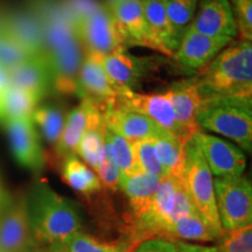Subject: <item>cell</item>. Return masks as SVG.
Masks as SVG:
<instances>
[{
  "instance_id": "obj_48",
  "label": "cell",
  "mask_w": 252,
  "mask_h": 252,
  "mask_svg": "<svg viewBox=\"0 0 252 252\" xmlns=\"http://www.w3.org/2000/svg\"><path fill=\"white\" fill-rule=\"evenodd\" d=\"M0 252H2V251H1V250H0Z\"/></svg>"
},
{
  "instance_id": "obj_31",
  "label": "cell",
  "mask_w": 252,
  "mask_h": 252,
  "mask_svg": "<svg viewBox=\"0 0 252 252\" xmlns=\"http://www.w3.org/2000/svg\"><path fill=\"white\" fill-rule=\"evenodd\" d=\"M105 133L108 135L110 141H111L113 154H115L116 161H117L119 171H121V179L143 172L137 163V160H135L130 141L126 140L121 134L111 131L106 126Z\"/></svg>"
},
{
  "instance_id": "obj_33",
  "label": "cell",
  "mask_w": 252,
  "mask_h": 252,
  "mask_svg": "<svg viewBox=\"0 0 252 252\" xmlns=\"http://www.w3.org/2000/svg\"><path fill=\"white\" fill-rule=\"evenodd\" d=\"M131 147L141 171L156 175L159 179H163L168 176V173L163 168L161 163L159 162V160L157 159L152 140L147 139L133 141V143H131Z\"/></svg>"
},
{
  "instance_id": "obj_39",
  "label": "cell",
  "mask_w": 252,
  "mask_h": 252,
  "mask_svg": "<svg viewBox=\"0 0 252 252\" xmlns=\"http://www.w3.org/2000/svg\"><path fill=\"white\" fill-rule=\"evenodd\" d=\"M176 252H217V247H207V245L190 244L187 242L175 241Z\"/></svg>"
},
{
  "instance_id": "obj_6",
  "label": "cell",
  "mask_w": 252,
  "mask_h": 252,
  "mask_svg": "<svg viewBox=\"0 0 252 252\" xmlns=\"http://www.w3.org/2000/svg\"><path fill=\"white\" fill-rule=\"evenodd\" d=\"M216 207L224 231L250 225L252 220V187L249 179L220 176L214 179Z\"/></svg>"
},
{
  "instance_id": "obj_26",
  "label": "cell",
  "mask_w": 252,
  "mask_h": 252,
  "mask_svg": "<svg viewBox=\"0 0 252 252\" xmlns=\"http://www.w3.org/2000/svg\"><path fill=\"white\" fill-rule=\"evenodd\" d=\"M151 140L157 159L163 166L168 175L174 178H185L186 143H182L169 132H165Z\"/></svg>"
},
{
  "instance_id": "obj_44",
  "label": "cell",
  "mask_w": 252,
  "mask_h": 252,
  "mask_svg": "<svg viewBox=\"0 0 252 252\" xmlns=\"http://www.w3.org/2000/svg\"><path fill=\"white\" fill-rule=\"evenodd\" d=\"M122 1V0H108V4H115V2Z\"/></svg>"
},
{
  "instance_id": "obj_28",
  "label": "cell",
  "mask_w": 252,
  "mask_h": 252,
  "mask_svg": "<svg viewBox=\"0 0 252 252\" xmlns=\"http://www.w3.org/2000/svg\"><path fill=\"white\" fill-rule=\"evenodd\" d=\"M134 243L119 241H104L96 236L77 231L63 244L64 252H132Z\"/></svg>"
},
{
  "instance_id": "obj_24",
  "label": "cell",
  "mask_w": 252,
  "mask_h": 252,
  "mask_svg": "<svg viewBox=\"0 0 252 252\" xmlns=\"http://www.w3.org/2000/svg\"><path fill=\"white\" fill-rule=\"evenodd\" d=\"M61 176L69 187L86 197L100 193L104 188L97 173L82 161L77 154H69L62 160Z\"/></svg>"
},
{
  "instance_id": "obj_43",
  "label": "cell",
  "mask_w": 252,
  "mask_h": 252,
  "mask_svg": "<svg viewBox=\"0 0 252 252\" xmlns=\"http://www.w3.org/2000/svg\"><path fill=\"white\" fill-rule=\"evenodd\" d=\"M1 98H2V96H0V122H2V115H1Z\"/></svg>"
},
{
  "instance_id": "obj_9",
  "label": "cell",
  "mask_w": 252,
  "mask_h": 252,
  "mask_svg": "<svg viewBox=\"0 0 252 252\" xmlns=\"http://www.w3.org/2000/svg\"><path fill=\"white\" fill-rule=\"evenodd\" d=\"M32 235L26 195L12 197L0 214V250L23 252L37 250Z\"/></svg>"
},
{
  "instance_id": "obj_35",
  "label": "cell",
  "mask_w": 252,
  "mask_h": 252,
  "mask_svg": "<svg viewBox=\"0 0 252 252\" xmlns=\"http://www.w3.org/2000/svg\"><path fill=\"white\" fill-rule=\"evenodd\" d=\"M217 252H252V225L224 231Z\"/></svg>"
},
{
  "instance_id": "obj_10",
  "label": "cell",
  "mask_w": 252,
  "mask_h": 252,
  "mask_svg": "<svg viewBox=\"0 0 252 252\" xmlns=\"http://www.w3.org/2000/svg\"><path fill=\"white\" fill-rule=\"evenodd\" d=\"M194 135L213 175L216 178L243 175L247 158L238 146L203 131Z\"/></svg>"
},
{
  "instance_id": "obj_22",
  "label": "cell",
  "mask_w": 252,
  "mask_h": 252,
  "mask_svg": "<svg viewBox=\"0 0 252 252\" xmlns=\"http://www.w3.org/2000/svg\"><path fill=\"white\" fill-rule=\"evenodd\" d=\"M160 180L161 179L147 172H140L119 180V188L124 191L130 203L132 222L149 212Z\"/></svg>"
},
{
  "instance_id": "obj_12",
  "label": "cell",
  "mask_w": 252,
  "mask_h": 252,
  "mask_svg": "<svg viewBox=\"0 0 252 252\" xmlns=\"http://www.w3.org/2000/svg\"><path fill=\"white\" fill-rule=\"evenodd\" d=\"M4 123L15 160L25 168L41 171L45 165V154L32 118H14Z\"/></svg>"
},
{
  "instance_id": "obj_19",
  "label": "cell",
  "mask_w": 252,
  "mask_h": 252,
  "mask_svg": "<svg viewBox=\"0 0 252 252\" xmlns=\"http://www.w3.org/2000/svg\"><path fill=\"white\" fill-rule=\"evenodd\" d=\"M11 86L20 88L41 99L53 88V75L45 55L32 56L8 71Z\"/></svg>"
},
{
  "instance_id": "obj_41",
  "label": "cell",
  "mask_w": 252,
  "mask_h": 252,
  "mask_svg": "<svg viewBox=\"0 0 252 252\" xmlns=\"http://www.w3.org/2000/svg\"><path fill=\"white\" fill-rule=\"evenodd\" d=\"M35 252H64V248H63V244L48 245V247L39 248Z\"/></svg>"
},
{
  "instance_id": "obj_46",
  "label": "cell",
  "mask_w": 252,
  "mask_h": 252,
  "mask_svg": "<svg viewBox=\"0 0 252 252\" xmlns=\"http://www.w3.org/2000/svg\"><path fill=\"white\" fill-rule=\"evenodd\" d=\"M36 251V250H35ZM35 251H23V252H35Z\"/></svg>"
},
{
  "instance_id": "obj_30",
  "label": "cell",
  "mask_w": 252,
  "mask_h": 252,
  "mask_svg": "<svg viewBox=\"0 0 252 252\" xmlns=\"http://www.w3.org/2000/svg\"><path fill=\"white\" fill-rule=\"evenodd\" d=\"M32 121L34 125L39 126L43 138L48 143H58L65 122V117L61 110L54 106L36 108L32 115Z\"/></svg>"
},
{
  "instance_id": "obj_17",
  "label": "cell",
  "mask_w": 252,
  "mask_h": 252,
  "mask_svg": "<svg viewBox=\"0 0 252 252\" xmlns=\"http://www.w3.org/2000/svg\"><path fill=\"white\" fill-rule=\"evenodd\" d=\"M143 6L151 39L157 47V52L168 58H174L182 35L176 31L167 14L163 0L143 1Z\"/></svg>"
},
{
  "instance_id": "obj_11",
  "label": "cell",
  "mask_w": 252,
  "mask_h": 252,
  "mask_svg": "<svg viewBox=\"0 0 252 252\" xmlns=\"http://www.w3.org/2000/svg\"><path fill=\"white\" fill-rule=\"evenodd\" d=\"M98 108L103 113L106 127L121 134L130 143L153 139L167 132L156 124L152 119L133 110L118 105L115 100L100 104Z\"/></svg>"
},
{
  "instance_id": "obj_2",
  "label": "cell",
  "mask_w": 252,
  "mask_h": 252,
  "mask_svg": "<svg viewBox=\"0 0 252 252\" xmlns=\"http://www.w3.org/2000/svg\"><path fill=\"white\" fill-rule=\"evenodd\" d=\"M27 213L37 248L64 244L83 225L78 204L59 194L45 181H39L26 195Z\"/></svg>"
},
{
  "instance_id": "obj_37",
  "label": "cell",
  "mask_w": 252,
  "mask_h": 252,
  "mask_svg": "<svg viewBox=\"0 0 252 252\" xmlns=\"http://www.w3.org/2000/svg\"><path fill=\"white\" fill-rule=\"evenodd\" d=\"M234 17L239 40H252V0H237L234 4Z\"/></svg>"
},
{
  "instance_id": "obj_40",
  "label": "cell",
  "mask_w": 252,
  "mask_h": 252,
  "mask_svg": "<svg viewBox=\"0 0 252 252\" xmlns=\"http://www.w3.org/2000/svg\"><path fill=\"white\" fill-rule=\"evenodd\" d=\"M9 200H11V196H9L7 191H6L1 178H0V214L4 210V208L6 207V204L8 203Z\"/></svg>"
},
{
  "instance_id": "obj_23",
  "label": "cell",
  "mask_w": 252,
  "mask_h": 252,
  "mask_svg": "<svg viewBox=\"0 0 252 252\" xmlns=\"http://www.w3.org/2000/svg\"><path fill=\"white\" fill-rule=\"evenodd\" d=\"M94 106V102L93 99L83 97L82 102L65 117L61 135L55 144L56 156L61 161L69 154L77 153L78 144L86 131L90 112Z\"/></svg>"
},
{
  "instance_id": "obj_3",
  "label": "cell",
  "mask_w": 252,
  "mask_h": 252,
  "mask_svg": "<svg viewBox=\"0 0 252 252\" xmlns=\"http://www.w3.org/2000/svg\"><path fill=\"white\" fill-rule=\"evenodd\" d=\"M203 99L220 96H252V43L231 41L195 78Z\"/></svg>"
},
{
  "instance_id": "obj_29",
  "label": "cell",
  "mask_w": 252,
  "mask_h": 252,
  "mask_svg": "<svg viewBox=\"0 0 252 252\" xmlns=\"http://www.w3.org/2000/svg\"><path fill=\"white\" fill-rule=\"evenodd\" d=\"M39 102L40 99L33 94L11 86L1 98L2 122L14 118H32Z\"/></svg>"
},
{
  "instance_id": "obj_47",
  "label": "cell",
  "mask_w": 252,
  "mask_h": 252,
  "mask_svg": "<svg viewBox=\"0 0 252 252\" xmlns=\"http://www.w3.org/2000/svg\"><path fill=\"white\" fill-rule=\"evenodd\" d=\"M141 1H150V0H141Z\"/></svg>"
},
{
  "instance_id": "obj_42",
  "label": "cell",
  "mask_w": 252,
  "mask_h": 252,
  "mask_svg": "<svg viewBox=\"0 0 252 252\" xmlns=\"http://www.w3.org/2000/svg\"><path fill=\"white\" fill-rule=\"evenodd\" d=\"M4 18L5 14L0 11V40L4 36Z\"/></svg>"
},
{
  "instance_id": "obj_1",
  "label": "cell",
  "mask_w": 252,
  "mask_h": 252,
  "mask_svg": "<svg viewBox=\"0 0 252 252\" xmlns=\"http://www.w3.org/2000/svg\"><path fill=\"white\" fill-rule=\"evenodd\" d=\"M36 17L42 28L43 55L53 75V88L65 94H78V70L84 49L74 20L64 7L50 2L39 5Z\"/></svg>"
},
{
  "instance_id": "obj_16",
  "label": "cell",
  "mask_w": 252,
  "mask_h": 252,
  "mask_svg": "<svg viewBox=\"0 0 252 252\" xmlns=\"http://www.w3.org/2000/svg\"><path fill=\"white\" fill-rule=\"evenodd\" d=\"M231 41H234L231 37L208 36L188 27L175 50L174 59L184 67L198 70L212 61Z\"/></svg>"
},
{
  "instance_id": "obj_36",
  "label": "cell",
  "mask_w": 252,
  "mask_h": 252,
  "mask_svg": "<svg viewBox=\"0 0 252 252\" xmlns=\"http://www.w3.org/2000/svg\"><path fill=\"white\" fill-rule=\"evenodd\" d=\"M32 56L18 42L6 35L0 40V65L9 71Z\"/></svg>"
},
{
  "instance_id": "obj_18",
  "label": "cell",
  "mask_w": 252,
  "mask_h": 252,
  "mask_svg": "<svg viewBox=\"0 0 252 252\" xmlns=\"http://www.w3.org/2000/svg\"><path fill=\"white\" fill-rule=\"evenodd\" d=\"M152 59L138 58L127 53L125 47L103 58V67L115 86L134 90L139 81L146 75Z\"/></svg>"
},
{
  "instance_id": "obj_7",
  "label": "cell",
  "mask_w": 252,
  "mask_h": 252,
  "mask_svg": "<svg viewBox=\"0 0 252 252\" xmlns=\"http://www.w3.org/2000/svg\"><path fill=\"white\" fill-rule=\"evenodd\" d=\"M72 20L84 54L105 56L125 47L108 5H99L94 11Z\"/></svg>"
},
{
  "instance_id": "obj_13",
  "label": "cell",
  "mask_w": 252,
  "mask_h": 252,
  "mask_svg": "<svg viewBox=\"0 0 252 252\" xmlns=\"http://www.w3.org/2000/svg\"><path fill=\"white\" fill-rule=\"evenodd\" d=\"M124 46H143L157 52L151 39L141 0H122L108 4Z\"/></svg>"
},
{
  "instance_id": "obj_8",
  "label": "cell",
  "mask_w": 252,
  "mask_h": 252,
  "mask_svg": "<svg viewBox=\"0 0 252 252\" xmlns=\"http://www.w3.org/2000/svg\"><path fill=\"white\" fill-rule=\"evenodd\" d=\"M115 103L145 115L182 143H186L191 137L176 121L174 109L166 93L139 94L134 90L122 88Z\"/></svg>"
},
{
  "instance_id": "obj_45",
  "label": "cell",
  "mask_w": 252,
  "mask_h": 252,
  "mask_svg": "<svg viewBox=\"0 0 252 252\" xmlns=\"http://www.w3.org/2000/svg\"><path fill=\"white\" fill-rule=\"evenodd\" d=\"M231 1H232V4H235V2L237 1V0H231Z\"/></svg>"
},
{
  "instance_id": "obj_34",
  "label": "cell",
  "mask_w": 252,
  "mask_h": 252,
  "mask_svg": "<svg viewBox=\"0 0 252 252\" xmlns=\"http://www.w3.org/2000/svg\"><path fill=\"white\" fill-rule=\"evenodd\" d=\"M198 1L200 0H163L167 14L181 35L193 20Z\"/></svg>"
},
{
  "instance_id": "obj_5",
  "label": "cell",
  "mask_w": 252,
  "mask_h": 252,
  "mask_svg": "<svg viewBox=\"0 0 252 252\" xmlns=\"http://www.w3.org/2000/svg\"><path fill=\"white\" fill-rule=\"evenodd\" d=\"M185 182L198 214L206 220L215 237L220 239L224 230L217 213L213 174L194 134L185 144Z\"/></svg>"
},
{
  "instance_id": "obj_25",
  "label": "cell",
  "mask_w": 252,
  "mask_h": 252,
  "mask_svg": "<svg viewBox=\"0 0 252 252\" xmlns=\"http://www.w3.org/2000/svg\"><path fill=\"white\" fill-rule=\"evenodd\" d=\"M104 134H105V123H104L103 113L98 105L94 103V106L90 112L88 126L78 144L76 154L82 158V161L86 162L96 173L98 169Z\"/></svg>"
},
{
  "instance_id": "obj_27",
  "label": "cell",
  "mask_w": 252,
  "mask_h": 252,
  "mask_svg": "<svg viewBox=\"0 0 252 252\" xmlns=\"http://www.w3.org/2000/svg\"><path fill=\"white\" fill-rule=\"evenodd\" d=\"M163 238L171 241L198 242V243L217 241L212 229L208 226L206 220L198 213L191 214L174 223L171 228L167 229Z\"/></svg>"
},
{
  "instance_id": "obj_32",
  "label": "cell",
  "mask_w": 252,
  "mask_h": 252,
  "mask_svg": "<svg viewBox=\"0 0 252 252\" xmlns=\"http://www.w3.org/2000/svg\"><path fill=\"white\" fill-rule=\"evenodd\" d=\"M97 175H98L105 188L112 191L117 190L119 188L121 171H119L118 163L116 161L115 154H113L111 141H110L106 133L104 134V143L99 156Z\"/></svg>"
},
{
  "instance_id": "obj_21",
  "label": "cell",
  "mask_w": 252,
  "mask_h": 252,
  "mask_svg": "<svg viewBox=\"0 0 252 252\" xmlns=\"http://www.w3.org/2000/svg\"><path fill=\"white\" fill-rule=\"evenodd\" d=\"M4 33L18 42L31 56L43 55L42 28L36 14L23 12L5 14Z\"/></svg>"
},
{
  "instance_id": "obj_38",
  "label": "cell",
  "mask_w": 252,
  "mask_h": 252,
  "mask_svg": "<svg viewBox=\"0 0 252 252\" xmlns=\"http://www.w3.org/2000/svg\"><path fill=\"white\" fill-rule=\"evenodd\" d=\"M132 252H176L175 241L154 237L141 241Z\"/></svg>"
},
{
  "instance_id": "obj_15",
  "label": "cell",
  "mask_w": 252,
  "mask_h": 252,
  "mask_svg": "<svg viewBox=\"0 0 252 252\" xmlns=\"http://www.w3.org/2000/svg\"><path fill=\"white\" fill-rule=\"evenodd\" d=\"M189 27L213 37L237 36V26L229 0H200Z\"/></svg>"
},
{
  "instance_id": "obj_14",
  "label": "cell",
  "mask_w": 252,
  "mask_h": 252,
  "mask_svg": "<svg viewBox=\"0 0 252 252\" xmlns=\"http://www.w3.org/2000/svg\"><path fill=\"white\" fill-rule=\"evenodd\" d=\"M103 58L97 54H84L77 78L81 98L87 97L98 105L115 100L122 90L109 78L103 67Z\"/></svg>"
},
{
  "instance_id": "obj_20",
  "label": "cell",
  "mask_w": 252,
  "mask_h": 252,
  "mask_svg": "<svg viewBox=\"0 0 252 252\" xmlns=\"http://www.w3.org/2000/svg\"><path fill=\"white\" fill-rule=\"evenodd\" d=\"M165 93L168 94L174 109L176 121L184 130L189 135L201 131L196 124V117L202 103V97L197 89L195 78L176 82Z\"/></svg>"
},
{
  "instance_id": "obj_4",
  "label": "cell",
  "mask_w": 252,
  "mask_h": 252,
  "mask_svg": "<svg viewBox=\"0 0 252 252\" xmlns=\"http://www.w3.org/2000/svg\"><path fill=\"white\" fill-rule=\"evenodd\" d=\"M196 124L201 131L223 135L245 152H251V96H220L203 99L197 113Z\"/></svg>"
}]
</instances>
